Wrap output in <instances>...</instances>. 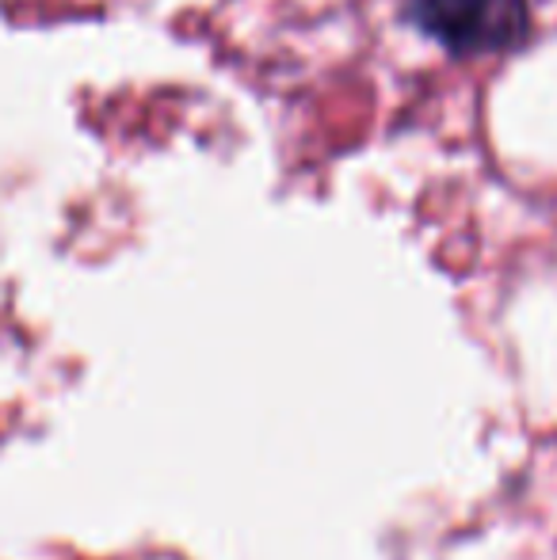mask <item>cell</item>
Returning <instances> with one entry per match:
<instances>
[{"label":"cell","instance_id":"1","mask_svg":"<svg viewBox=\"0 0 557 560\" xmlns=\"http://www.w3.org/2000/svg\"><path fill=\"white\" fill-rule=\"evenodd\" d=\"M413 20L462 58L504 54L527 35V0H409Z\"/></svg>","mask_w":557,"mask_h":560}]
</instances>
